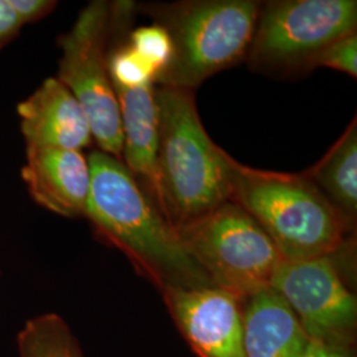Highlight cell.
I'll return each mask as SVG.
<instances>
[{
	"mask_svg": "<svg viewBox=\"0 0 357 357\" xmlns=\"http://www.w3.org/2000/svg\"><path fill=\"white\" fill-rule=\"evenodd\" d=\"M88 160L91 187L85 217L96 236L126 255L160 293L169 287L213 286L125 163L100 150L91 151Z\"/></svg>",
	"mask_w": 357,
	"mask_h": 357,
	"instance_id": "cell-1",
	"label": "cell"
},
{
	"mask_svg": "<svg viewBox=\"0 0 357 357\" xmlns=\"http://www.w3.org/2000/svg\"><path fill=\"white\" fill-rule=\"evenodd\" d=\"M158 205L178 230L229 202L234 159L202 123L193 90L155 88Z\"/></svg>",
	"mask_w": 357,
	"mask_h": 357,
	"instance_id": "cell-2",
	"label": "cell"
},
{
	"mask_svg": "<svg viewBox=\"0 0 357 357\" xmlns=\"http://www.w3.org/2000/svg\"><path fill=\"white\" fill-rule=\"evenodd\" d=\"M230 202L255 218L283 261L335 257L351 233L305 174L264 171L234 160Z\"/></svg>",
	"mask_w": 357,
	"mask_h": 357,
	"instance_id": "cell-3",
	"label": "cell"
},
{
	"mask_svg": "<svg viewBox=\"0 0 357 357\" xmlns=\"http://www.w3.org/2000/svg\"><path fill=\"white\" fill-rule=\"evenodd\" d=\"M261 1L184 0L138 7L166 29L172 54L155 84L195 90L246 59Z\"/></svg>",
	"mask_w": 357,
	"mask_h": 357,
	"instance_id": "cell-4",
	"label": "cell"
},
{
	"mask_svg": "<svg viewBox=\"0 0 357 357\" xmlns=\"http://www.w3.org/2000/svg\"><path fill=\"white\" fill-rule=\"evenodd\" d=\"M135 10L134 1H90L73 26L59 38L61 57L57 78L84 107L100 151L119 160L123 132L109 57L115 38L131 29Z\"/></svg>",
	"mask_w": 357,
	"mask_h": 357,
	"instance_id": "cell-5",
	"label": "cell"
},
{
	"mask_svg": "<svg viewBox=\"0 0 357 357\" xmlns=\"http://www.w3.org/2000/svg\"><path fill=\"white\" fill-rule=\"evenodd\" d=\"M178 233L185 252L211 283L241 301L270 287L283 262L255 218L230 200Z\"/></svg>",
	"mask_w": 357,
	"mask_h": 357,
	"instance_id": "cell-6",
	"label": "cell"
},
{
	"mask_svg": "<svg viewBox=\"0 0 357 357\" xmlns=\"http://www.w3.org/2000/svg\"><path fill=\"white\" fill-rule=\"evenodd\" d=\"M356 26V0L264 1L246 60L283 76L311 70L320 52Z\"/></svg>",
	"mask_w": 357,
	"mask_h": 357,
	"instance_id": "cell-7",
	"label": "cell"
},
{
	"mask_svg": "<svg viewBox=\"0 0 357 357\" xmlns=\"http://www.w3.org/2000/svg\"><path fill=\"white\" fill-rule=\"evenodd\" d=\"M270 287L293 310L310 342L356 347V295L333 257L283 261Z\"/></svg>",
	"mask_w": 357,
	"mask_h": 357,
	"instance_id": "cell-8",
	"label": "cell"
},
{
	"mask_svg": "<svg viewBox=\"0 0 357 357\" xmlns=\"http://www.w3.org/2000/svg\"><path fill=\"white\" fill-rule=\"evenodd\" d=\"M171 318L199 357H246L243 301L216 286L162 291Z\"/></svg>",
	"mask_w": 357,
	"mask_h": 357,
	"instance_id": "cell-9",
	"label": "cell"
},
{
	"mask_svg": "<svg viewBox=\"0 0 357 357\" xmlns=\"http://www.w3.org/2000/svg\"><path fill=\"white\" fill-rule=\"evenodd\" d=\"M16 112L26 147L82 151L94 142L84 107L57 77L47 78Z\"/></svg>",
	"mask_w": 357,
	"mask_h": 357,
	"instance_id": "cell-10",
	"label": "cell"
},
{
	"mask_svg": "<svg viewBox=\"0 0 357 357\" xmlns=\"http://www.w3.org/2000/svg\"><path fill=\"white\" fill-rule=\"evenodd\" d=\"M22 178L41 208L68 218L85 217L91 172L82 151L26 147Z\"/></svg>",
	"mask_w": 357,
	"mask_h": 357,
	"instance_id": "cell-11",
	"label": "cell"
},
{
	"mask_svg": "<svg viewBox=\"0 0 357 357\" xmlns=\"http://www.w3.org/2000/svg\"><path fill=\"white\" fill-rule=\"evenodd\" d=\"M243 331L246 357H303L311 343L293 310L271 287L243 301Z\"/></svg>",
	"mask_w": 357,
	"mask_h": 357,
	"instance_id": "cell-12",
	"label": "cell"
},
{
	"mask_svg": "<svg viewBox=\"0 0 357 357\" xmlns=\"http://www.w3.org/2000/svg\"><path fill=\"white\" fill-rule=\"evenodd\" d=\"M113 88L119 105L123 132L122 162L138 181L142 180V187L158 205V106L153 84Z\"/></svg>",
	"mask_w": 357,
	"mask_h": 357,
	"instance_id": "cell-13",
	"label": "cell"
},
{
	"mask_svg": "<svg viewBox=\"0 0 357 357\" xmlns=\"http://www.w3.org/2000/svg\"><path fill=\"white\" fill-rule=\"evenodd\" d=\"M342 217L347 229H355L357 217V123L347 128L317 166L303 172Z\"/></svg>",
	"mask_w": 357,
	"mask_h": 357,
	"instance_id": "cell-14",
	"label": "cell"
},
{
	"mask_svg": "<svg viewBox=\"0 0 357 357\" xmlns=\"http://www.w3.org/2000/svg\"><path fill=\"white\" fill-rule=\"evenodd\" d=\"M16 342L19 357H85L68 323L53 312L26 320Z\"/></svg>",
	"mask_w": 357,
	"mask_h": 357,
	"instance_id": "cell-15",
	"label": "cell"
},
{
	"mask_svg": "<svg viewBox=\"0 0 357 357\" xmlns=\"http://www.w3.org/2000/svg\"><path fill=\"white\" fill-rule=\"evenodd\" d=\"M128 43L153 69L156 81L169 63L172 54V45L166 29L155 23L153 26H139L128 33Z\"/></svg>",
	"mask_w": 357,
	"mask_h": 357,
	"instance_id": "cell-16",
	"label": "cell"
},
{
	"mask_svg": "<svg viewBox=\"0 0 357 357\" xmlns=\"http://www.w3.org/2000/svg\"><path fill=\"white\" fill-rule=\"evenodd\" d=\"M324 66L343 72L352 78L357 77V33L352 32L340 38L320 52L312 68Z\"/></svg>",
	"mask_w": 357,
	"mask_h": 357,
	"instance_id": "cell-17",
	"label": "cell"
},
{
	"mask_svg": "<svg viewBox=\"0 0 357 357\" xmlns=\"http://www.w3.org/2000/svg\"><path fill=\"white\" fill-rule=\"evenodd\" d=\"M10 3L23 26L45 19L57 7V1L52 0H10Z\"/></svg>",
	"mask_w": 357,
	"mask_h": 357,
	"instance_id": "cell-18",
	"label": "cell"
},
{
	"mask_svg": "<svg viewBox=\"0 0 357 357\" xmlns=\"http://www.w3.org/2000/svg\"><path fill=\"white\" fill-rule=\"evenodd\" d=\"M23 26L10 0H0V51L16 38Z\"/></svg>",
	"mask_w": 357,
	"mask_h": 357,
	"instance_id": "cell-19",
	"label": "cell"
},
{
	"mask_svg": "<svg viewBox=\"0 0 357 357\" xmlns=\"http://www.w3.org/2000/svg\"><path fill=\"white\" fill-rule=\"evenodd\" d=\"M303 357H357L356 347H340L311 342Z\"/></svg>",
	"mask_w": 357,
	"mask_h": 357,
	"instance_id": "cell-20",
	"label": "cell"
},
{
	"mask_svg": "<svg viewBox=\"0 0 357 357\" xmlns=\"http://www.w3.org/2000/svg\"><path fill=\"white\" fill-rule=\"evenodd\" d=\"M0 280H1V268H0Z\"/></svg>",
	"mask_w": 357,
	"mask_h": 357,
	"instance_id": "cell-21",
	"label": "cell"
}]
</instances>
